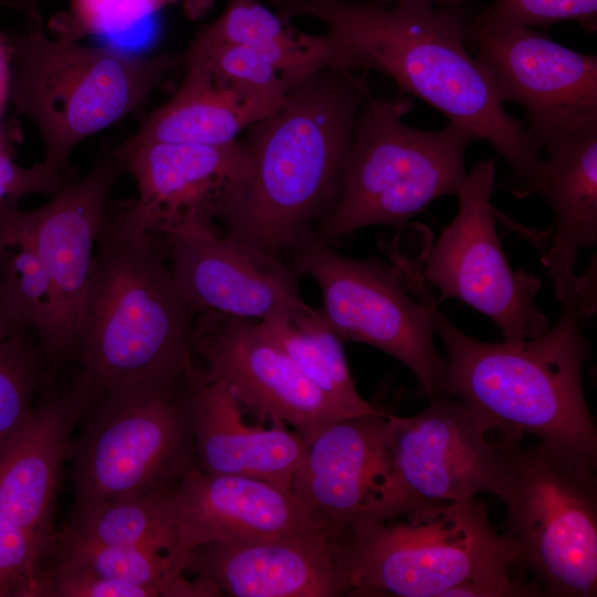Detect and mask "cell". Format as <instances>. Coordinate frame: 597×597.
Listing matches in <instances>:
<instances>
[{"mask_svg": "<svg viewBox=\"0 0 597 597\" xmlns=\"http://www.w3.org/2000/svg\"><path fill=\"white\" fill-rule=\"evenodd\" d=\"M272 1L287 19L322 21L341 48L346 70L374 69L390 76L474 139L489 142L510 167V191L517 198L535 193L545 160L523 124L505 111L489 67L468 53L473 15L468 6Z\"/></svg>", "mask_w": 597, "mask_h": 597, "instance_id": "6da1fadb", "label": "cell"}, {"mask_svg": "<svg viewBox=\"0 0 597 597\" xmlns=\"http://www.w3.org/2000/svg\"><path fill=\"white\" fill-rule=\"evenodd\" d=\"M408 291L429 310L447 368L439 394L463 402L504 438L535 437L596 464L597 430L583 387L589 354L584 323L596 306L594 270L561 300L556 323L519 343H486L458 329L439 310L417 258L398 262Z\"/></svg>", "mask_w": 597, "mask_h": 597, "instance_id": "7a4b0ae2", "label": "cell"}, {"mask_svg": "<svg viewBox=\"0 0 597 597\" xmlns=\"http://www.w3.org/2000/svg\"><path fill=\"white\" fill-rule=\"evenodd\" d=\"M369 98L349 70L320 71L293 90L243 143L249 175L220 222L223 234L281 258L334 207L358 114Z\"/></svg>", "mask_w": 597, "mask_h": 597, "instance_id": "3957f363", "label": "cell"}, {"mask_svg": "<svg viewBox=\"0 0 597 597\" xmlns=\"http://www.w3.org/2000/svg\"><path fill=\"white\" fill-rule=\"evenodd\" d=\"M197 316L175 281L163 238L128 230L109 207L76 322V348L95 391L199 378Z\"/></svg>", "mask_w": 597, "mask_h": 597, "instance_id": "277c9868", "label": "cell"}, {"mask_svg": "<svg viewBox=\"0 0 597 597\" xmlns=\"http://www.w3.org/2000/svg\"><path fill=\"white\" fill-rule=\"evenodd\" d=\"M11 48L9 103L36 128L49 170L69 174L72 151L142 107L179 63L80 41L42 29L7 33Z\"/></svg>", "mask_w": 597, "mask_h": 597, "instance_id": "5b68a950", "label": "cell"}, {"mask_svg": "<svg viewBox=\"0 0 597 597\" xmlns=\"http://www.w3.org/2000/svg\"><path fill=\"white\" fill-rule=\"evenodd\" d=\"M339 558L352 595L448 597L511 576L517 553L476 498L349 526Z\"/></svg>", "mask_w": 597, "mask_h": 597, "instance_id": "8992f818", "label": "cell"}, {"mask_svg": "<svg viewBox=\"0 0 597 597\" xmlns=\"http://www.w3.org/2000/svg\"><path fill=\"white\" fill-rule=\"evenodd\" d=\"M412 107L402 96L363 105L343 164L337 200L314 233L327 243L362 228L406 224L433 200L458 196L473 135L449 122L439 130L407 126Z\"/></svg>", "mask_w": 597, "mask_h": 597, "instance_id": "52a82bcc", "label": "cell"}, {"mask_svg": "<svg viewBox=\"0 0 597 597\" xmlns=\"http://www.w3.org/2000/svg\"><path fill=\"white\" fill-rule=\"evenodd\" d=\"M596 464L544 442H516L500 499L504 535L544 596L597 593Z\"/></svg>", "mask_w": 597, "mask_h": 597, "instance_id": "ba28073f", "label": "cell"}, {"mask_svg": "<svg viewBox=\"0 0 597 597\" xmlns=\"http://www.w3.org/2000/svg\"><path fill=\"white\" fill-rule=\"evenodd\" d=\"M429 399L415 416L390 413L384 473L354 524L386 521L480 493L501 496L512 448L522 439L495 441L490 436L494 430L460 400L443 394Z\"/></svg>", "mask_w": 597, "mask_h": 597, "instance_id": "9c48e42d", "label": "cell"}, {"mask_svg": "<svg viewBox=\"0 0 597 597\" xmlns=\"http://www.w3.org/2000/svg\"><path fill=\"white\" fill-rule=\"evenodd\" d=\"M199 379L102 394L71 446L76 507L154 491L196 467L190 398Z\"/></svg>", "mask_w": 597, "mask_h": 597, "instance_id": "30bf717a", "label": "cell"}, {"mask_svg": "<svg viewBox=\"0 0 597 597\" xmlns=\"http://www.w3.org/2000/svg\"><path fill=\"white\" fill-rule=\"evenodd\" d=\"M289 253L295 271L317 283L320 310L343 341L385 352L411 370L422 396L439 394L447 362L434 346L430 312L411 298L395 264L344 256L314 232Z\"/></svg>", "mask_w": 597, "mask_h": 597, "instance_id": "8fae6325", "label": "cell"}, {"mask_svg": "<svg viewBox=\"0 0 597 597\" xmlns=\"http://www.w3.org/2000/svg\"><path fill=\"white\" fill-rule=\"evenodd\" d=\"M493 159L478 163L458 193L459 207L438 240L423 245L421 274L441 298L463 302L490 317L504 342L519 343L545 333L547 316L535 300L541 280L514 270L496 230Z\"/></svg>", "mask_w": 597, "mask_h": 597, "instance_id": "7c38bea8", "label": "cell"}, {"mask_svg": "<svg viewBox=\"0 0 597 597\" xmlns=\"http://www.w3.org/2000/svg\"><path fill=\"white\" fill-rule=\"evenodd\" d=\"M117 150L135 179L137 198L111 208L112 213L130 231L167 240L218 234L214 221L249 175L247 149L238 140L218 146L124 143Z\"/></svg>", "mask_w": 597, "mask_h": 597, "instance_id": "4fadbf2b", "label": "cell"}, {"mask_svg": "<svg viewBox=\"0 0 597 597\" xmlns=\"http://www.w3.org/2000/svg\"><path fill=\"white\" fill-rule=\"evenodd\" d=\"M503 102L521 105L540 150L573 130L597 124V57L566 48L531 28L469 31Z\"/></svg>", "mask_w": 597, "mask_h": 597, "instance_id": "5bb4252c", "label": "cell"}, {"mask_svg": "<svg viewBox=\"0 0 597 597\" xmlns=\"http://www.w3.org/2000/svg\"><path fill=\"white\" fill-rule=\"evenodd\" d=\"M193 348L206 380L222 381L242 407L290 426L306 442L329 423L352 417L268 339L256 322L199 314Z\"/></svg>", "mask_w": 597, "mask_h": 597, "instance_id": "9a60e30c", "label": "cell"}, {"mask_svg": "<svg viewBox=\"0 0 597 597\" xmlns=\"http://www.w3.org/2000/svg\"><path fill=\"white\" fill-rule=\"evenodd\" d=\"M165 241L175 281L197 314L260 322L315 317L301 295L295 269L226 234Z\"/></svg>", "mask_w": 597, "mask_h": 597, "instance_id": "2e32d148", "label": "cell"}, {"mask_svg": "<svg viewBox=\"0 0 597 597\" xmlns=\"http://www.w3.org/2000/svg\"><path fill=\"white\" fill-rule=\"evenodd\" d=\"M176 557L212 542H254L344 531L326 522L287 489L242 475L189 469L175 488Z\"/></svg>", "mask_w": 597, "mask_h": 597, "instance_id": "e0dca14e", "label": "cell"}, {"mask_svg": "<svg viewBox=\"0 0 597 597\" xmlns=\"http://www.w3.org/2000/svg\"><path fill=\"white\" fill-rule=\"evenodd\" d=\"M339 536L212 542L187 555L185 573L210 580L231 597L352 596Z\"/></svg>", "mask_w": 597, "mask_h": 597, "instance_id": "ac0fdd59", "label": "cell"}, {"mask_svg": "<svg viewBox=\"0 0 597 597\" xmlns=\"http://www.w3.org/2000/svg\"><path fill=\"white\" fill-rule=\"evenodd\" d=\"M126 172L117 148L104 153L87 172L45 203L21 210V218L55 286L63 324L76 347V322L97 238L111 207V192Z\"/></svg>", "mask_w": 597, "mask_h": 597, "instance_id": "d6986e66", "label": "cell"}, {"mask_svg": "<svg viewBox=\"0 0 597 597\" xmlns=\"http://www.w3.org/2000/svg\"><path fill=\"white\" fill-rule=\"evenodd\" d=\"M95 389L84 375L45 398L0 449V514L52 547L51 515L71 433Z\"/></svg>", "mask_w": 597, "mask_h": 597, "instance_id": "ffe728a7", "label": "cell"}, {"mask_svg": "<svg viewBox=\"0 0 597 597\" xmlns=\"http://www.w3.org/2000/svg\"><path fill=\"white\" fill-rule=\"evenodd\" d=\"M390 413L377 407L336 420L306 442L291 490L342 531L357 521L383 476Z\"/></svg>", "mask_w": 597, "mask_h": 597, "instance_id": "44dd1931", "label": "cell"}, {"mask_svg": "<svg viewBox=\"0 0 597 597\" xmlns=\"http://www.w3.org/2000/svg\"><path fill=\"white\" fill-rule=\"evenodd\" d=\"M184 78L125 143L226 145L271 114L289 92L230 77L199 59L179 56Z\"/></svg>", "mask_w": 597, "mask_h": 597, "instance_id": "7402d4cb", "label": "cell"}, {"mask_svg": "<svg viewBox=\"0 0 597 597\" xmlns=\"http://www.w3.org/2000/svg\"><path fill=\"white\" fill-rule=\"evenodd\" d=\"M190 405L199 471L255 478L291 490L306 446L298 432L283 423L269 428L247 423L229 387L203 375Z\"/></svg>", "mask_w": 597, "mask_h": 597, "instance_id": "603a6c76", "label": "cell"}, {"mask_svg": "<svg viewBox=\"0 0 597 597\" xmlns=\"http://www.w3.org/2000/svg\"><path fill=\"white\" fill-rule=\"evenodd\" d=\"M549 159L536 195L554 213L549 249L543 256L558 301L579 282L582 249L597 241V124L567 133L545 146Z\"/></svg>", "mask_w": 597, "mask_h": 597, "instance_id": "cb8c5ba5", "label": "cell"}, {"mask_svg": "<svg viewBox=\"0 0 597 597\" xmlns=\"http://www.w3.org/2000/svg\"><path fill=\"white\" fill-rule=\"evenodd\" d=\"M0 273L13 316L31 329L48 356L73 349L53 281L15 207L0 208Z\"/></svg>", "mask_w": 597, "mask_h": 597, "instance_id": "d4e9b609", "label": "cell"}, {"mask_svg": "<svg viewBox=\"0 0 597 597\" xmlns=\"http://www.w3.org/2000/svg\"><path fill=\"white\" fill-rule=\"evenodd\" d=\"M290 20L259 0H229L222 13L196 35L187 51L242 45L316 71L344 70L339 46L329 34L304 33Z\"/></svg>", "mask_w": 597, "mask_h": 597, "instance_id": "484cf974", "label": "cell"}, {"mask_svg": "<svg viewBox=\"0 0 597 597\" xmlns=\"http://www.w3.org/2000/svg\"><path fill=\"white\" fill-rule=\"evenodd\" d=\"M177 483L125 499L78 506L65 531L96 543L165 552L179 563L176 557Z\"/></svg>", "mask_w": 597, "mask_h": 597, "instance_id": "4316f807", "label": "cell"}, {"mask_svg": "<svg viewBox=\"0 0 597 597\" xmlns=\"http://www.w3.org/2000/svg\"><path fill=\"white\" fill-rule=\"evenodd\" d=\"M54 541L59 561L111 579L147 587L157 597L221 596L218 587L203 577L187 579L184 567L165 552L96 543L66 531L54 536Z\"/></svg>", "mask_w": 597, "mask_h": 597, "instance_id": "83f0119b", "label": "cell"}, {"mask_svg": "<svg viewBox=\"0 0 597 597\" xmlns=\"http://www.w3.org/2000/svg\"><path fill=\"white\" fill-rule=\"evenodd\" d=\"M256 326L346 413L357 416L377 408L357 391L343 339L331 328L320 308L315 317L301 324L271 316L256 322Z\"/></svg>", "mask_w": 597, "mask_h": 597, "instance_id": "f1b7e54d", "label": "cell"}, {"mask_svg": "<svg viewBox=\"0 0 597 597\" xmlns=\"http://www.w3.org/2000/svg\"><path fill=\"white\" fill-rule=\"evenodd\" d=\"M175 0H69L48 22L55 36L80 41L87 35L125 32Z\"/></svg>", "mask_w": 597, "mask_h": 597, "instance_id": "f546056e", "label": "cell"}, {"mask_svg": "<svg viewBox=\"0 0 597 597\" xmlns=\"http://www.w3.org/2000/svg\"><path fill=\"white\" fill-rule=\"evenodd\" d=\"M25 331L0 341V449L22 428L33 409L38 362L23 337Z\"/></svg>", "mask_w": 597, "mask_h": 597, "instance_id": "4dcf8cb0", "label": "cell"}, {"mask_svg": "<svg viewBox=\"0 0 597 597\" xmlns=\"http://www.w3.org/2000/svg\"><path fill=\"white\" fill-rule=\"evenodd\" d=\"M572 21L594 33L597 29V0H496L473 13L471 31L507 28L549 27Z\"/></svg>", "mask_w": 597, "mask_h": 597, "instance_id": "1f68e13d", "label": "cell"}, {"mask_svg": "<svg viewBox=\"0 0 597 597\" xmlns=\"http://www.w3.org/2000/svg\"><path fill=\"white\" fill-rule=\"evenodd\" d=\"M49 548L0 514V597H42L40 561Z\"/></svg>", "mask_w": 597, "mask_h": 597, "instance_id": "d6a6232c", "label": "cell"}, {"mask_svg": "<svg viewBox=\"0 0 597 597\" xmlns=\"http://www.w3.org/2000/svg\"><path fill=\"white\" fill-rule=\"evenodd\" d=\"M157 597L144 586L111 579L85 568L57 561L42 572V597Z\"/></svg>", "mask_w": 597, "mask_h": 597, "instance_id": "836d02e7", "label": "cell"}, {"mask_svg": "<svg viewBox=\"0 0 597 597\" xmlns=\"http://www.w3.org/2000/svg\"><path fill=\"white\" fill-rule=\"evenodd\" d=\"M12 139L0 140V208L14 207L42 189V176L36 166L24 167L13 160Z\"/></svg>", "mask_w": 597, "mask_h": 597, "instance_id": "e575fe53", "label": "cell"}, {"mask_svg": "<svg viewBox=\"0 0 597 597\" xmlns=\"http://www.w3.org/2000/svg\"><path fill=\"white\" fill-rule=\"evenodd\" d=\"M11 75V48L7 33L0 31V140L11 139L2 123L6 105L9 103Z\"/></svg>", "mask_w": 597, "mask_h": 597, "instance_id": "d590c367", "label": "cell"}, {"mask_svg": "<svg viewBox=\"0 0 597 597\" xmlns=\"http://www.w3.org/2000/svg\"><path fill=\"white\" fill-rule=\"evenodd\" d=\"M21 329L24 328L19 326L13 316L0 273V341L15 334Z\"/></svg>", "mask_w": 597, "mask_h": 597, "instance_id": "8d00e7d4", "label": "cell"}, {"mask_svg": "<svg viewBox=\"0 0 597 597\" xmlns=\"http://www.w3.org/2000/svg\"><path fill=\"white\" fill-rule=\"evenodd\" d=\"M10 2L12 9L24 18L28 28L42 29L44 17L41 0H10Z\"/></svg>", "mask_w": 597, "mask_h": 597, "instance_id": "74e56055", "label": "cell"}, {"mask_svg": "<svg viewBox=\"0 0 597 597\" xmlns=\"http://www.w3.org/2000/svg\"><path fill=\"white\" fill-rule=\"evenodd\" d=\"M369 4L377 7H391L396 4H426L438 7H462L468 0H367Z\"/></svg>", "mask_w": 597, "mask_h": 597, "instance_id": "f35d334b", "label": "cell"}, {"mask_svg": "<svg viewBox=\"0 0 597 597\" xmlns=\"http://www.w3.org/2000/svg\"><path fill=\"white\" fill-rule=\"evenodd\" d=\"M181 3L185 13L191 19H198L203 15L214 3L216 0H175Z\"/></svg>", "mask_w": 597, "mask_h": 597, "instance_id": "ab89813d", "label": "cell"}, {"mask_svg": "<svg viewBox=\"0 0 597 597\" xmlns=\"http://www.w3.org/2000/svg\"><path fill=\"white\" fill-rule=\"evenodd\" d=\"M0 8H10L12 9V4L10 0H0Z\"/></svg>", "mask_w": 597, "mask_h": 597, "instance_id": "60d3db41", "label": "cell"}]
</instances>
